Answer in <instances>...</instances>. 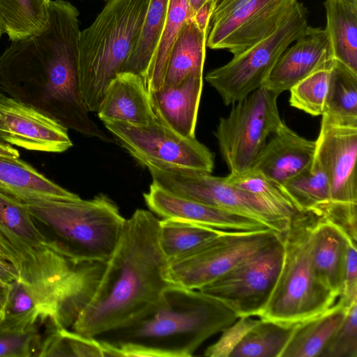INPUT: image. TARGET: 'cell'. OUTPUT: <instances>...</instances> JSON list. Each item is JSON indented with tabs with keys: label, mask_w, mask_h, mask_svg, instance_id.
<instances>
[{
	"label": "cell",
	"mask_w": 357,
	"mask_h": 357,
	"mask_svg": "<svg viewBox=\"0 0 357 357\" xmlns=\"http://www.w3.org/2000/svg\"><path fill=\"white\" fill-rule=\"evenodd\" d=\"M79 15L70 2L50 0L45 27L12 41L0 56V91L68 130L105 139L90 118L80 93Z\"/></svg>",
	"instance_id": "6da1fadb"
},
{
	"label": "cell",
	"mask_w": 357,
	"mask_h": 357,
	"mask_svg": "<svg viewBox=\"0 0 357 357\" xmlns=\"http://www.w3.org/2000/svg\"><path fill=\"white\" fill-rule=\"evenodd\" d=\"M153 213L137 209L126 220L119 243L98 285L71 327L91 337L117 328L144 312L173 285Z\"/></svg>",
	"instance_id": "7a4b0ae2"
},
{
	"label": "cell",
	"mask_w": 357,
	"mask_h": 357,
	"mask_svg": "<svg viewBox=\"0 0 357 357\" xmlns=\"http://www.w3.org/2000/svg\"><path fill=\"white\" fill-rule=\"evenodd\" d=\"M238 318L218 299L173 284L139 315L95 338L119 356L189 357Z\"/></svg>",
	"instance_id": "3957f363"
},
{
	"label": "cell",
	"mask_w": 357,
	"mask_h": 357,
	"mask_svg": "<svg viewBox=\"0 0 357 357\" xmlns=\"http://www.w3.org/2000/svg\"><path fill=\"white\" fill-rule=\"evenodd\" d=\"M150 0H109L93 22L80 31L78 77L89 112H97L105 91L139 38Z\"/></svg>",
	"instance_id": "277c9868"
},
{
	"label": "cell",
	"mask_w": 357,
	"mask_h": 357,
	"mask_svg": "<svg viewBox=\"0 0 357 357\" xmlns=\"http://www.w3.org/2000/svg\"><path fill=\"white\" fill-rule=\"evenodd\" d=\"M22 202L33 219L51 229L63 255L76 261L106 263L126 220L117 206L102 194L89 200L78 197Z\"/></svg>",
	"instance_id": "5b68a950"
},
{
	"label": "cell",
	"mask_w": 357,
	"mask_h": 357,
	"mask_svg": "<svg viewBox=\"0 0 357 357\" xmlns=\"http://www.w3.org/2000/svg\"><path fill=\"white\" fill-rule=\"evenodd\" d=\"M317 213L297 211L282 234L284 257L270 299L259 318L295 324L325 311L338 298L318 278L310 234Z\"/></svg>",
	"instance_id": "8992f818"
},
{
	"label": "cell",
	"mask_w": 357,
	"mask_h": 357,
	"mask_svg": "<svg viewBox=\"0 0 357 357\" xmlns=\"http://www.w3.org/2000/svg\"><path fill=\"white\" fill-rule=\"evenodd\" d=\"M152 183L177 196L257 220L282 234L291 218L261 198L206 172L146 164Z\"/></svg>",
	"instance_id": "52a82bcc"
},
{
	"label": "cell",
	"mask_w": 357,
	"mask_h": 357,
	"mask_svg": "<svg viewBox=\"0 0 357 357\" xmlns=\"http://www.w3.org/2000/svg\"><path fill=\"white\" fill-rule=\"evenodd\" d=\"M307 13L298 1L288 19L271 35L207 73L206 82L225 105H233L263 86L281 54L305 31Z\"/></svg>",
	"instance_id": "ba28073f"
},
{
	"label": "cell",
	"mask_w": 357,
	"mask_h": 357,
	"mask_svg": "<svg viewBox=\"0 0 357 357\" xmlns=\"http://www.w3.org/2000/svg\"><path fill=\"white\" fill-rule=\"evenodd\" d=\"M278 96L261 86L233 104L229 114L220 118L214 134L230 175L251 169L267 137L282 123Z\"/></svg>",
	"instance_id": "9c48e42d"
},
{
	"label": "cell",
	"mask_w": 357,
	"mask_h": 357,
	"mask_svg": "<svg viewBox=\"0 0 357 357\" xmlns=\"http://www.w3.org/2000/svg\"><path fill=\"white\" fill-rule=\"evenodd\" d=\"M283 257L284 243L280 234L198 290L223 303L238 317L259 316L270 299Z\"/></svg>",
	"instance_id": "30bf717a"
},
{
	"label": "cell",
	"mask_w": 357,
	"mask_h": 357,
	"mask_svg": "<svg viewBox=\"0 0 357 357\" xmlns=\"http://www.w3.org/2000/svg\"><path fill=\"white\" fill-rule=\"evenodd\" d=\"M298 0H216L206 47L234 55L275 31L290 16Z\"/></svg>",
	"instance_id": "8fae6325"
},
{
	"label": "cell",
	"mask_w": 357,
	"mask_h": 357,
	"mask_svg": "<svg viewBox=\"0 0 357 357\" xmlns=\"http://www.w3.org/2000/svg\"><path fill=\"white\" fill-rule=\"evenodd\" d=\"M105 128L140 164L212 173L214 155L195 137H185L158 119L146 125L103 121Z\"/></svg>",
	"instance_id": "7c38bea8"
},
{
	"label": "cell",
	"mask_w": 357,
	"mask_h": 357,
	"mask_svg": "<svg viewBox=\"0 0 357 357\" xmlns=\"http://www.w3.org/2000/svg\"><path fill=\"white\" fill-rule=\"evenodd\" d=\"M279 236L271 229L224 232L195 252L169 261V279L174 284L198 290Z\"/></svg>",
	"instance_id": "4fadbf2b"
},
{
	"label": "cell",
	"mask_w": 357,
	"mask_h": 357,
	"mask_svg": "<svg viewBox=\"0 0 357 357\" xmlns=\"http://www.w3.org/2000/svg\"><path fill=\"white\" fill-rule=\"evenodd\" d=\"M0 141L22 149L61 153L73 146L68 129L0 91Z\"/></svg>",
	"instance_id": "5bb4252c"
},
{
	"label": "cell",
	"mask_w": 357,
	"mask_h": 357,
	"mask_svg": "<svg viewBox=\"0 0 357 357\" xmlns=\"http://www.w3.org/2000/svg\"><path fill=\"white\" fill-rule=\"evenodd\" d=\"M315 141L314 158L328 177L330 202L357 205V126L337 125L321 119Z\"/></svg>",
	"instance_id": "9a60e30c"
},
{
	"label": "cell",
	"mask_w": 357,
	"mask_h": 357,
	"mask_svg": "<svg viewBox=\"0 0 357 357\" xmlns=\"http://www.w3.org/2000/svg\"><path fill=\"white\" fill-rule=\"evenodd\" d=\"M281 54L262 86L279 95L316 71L331 68L335 59L326 29L308 26Z\"/></svg>",
	"instance_id": "2e32d148"
},
{
	"label": "cell",
	"mask_w": 357,
	"mask_h": 357,
	"mask_svg": "<svg viewBox=\"0 0 357 357\" xmlns=\"http://www.w3.org/2000/svg\"><path fill=\"white\" fill-rule=\"evenodd\" d=\"M152 213L162 218L182 220L225 231L270 229L264 224L219 207L181 197L154 184L144 194Z\"/></svg>",
	"instance_id": "e0dca14e"
},
{
	"label": "cell",
	"mask_w": 357,
	"mask_h": 357,
	"mask_svg": "<svg viewBox=\"0 0 357 357\" xmlns=\"http://www.w3.org/2000/svg\"><path fill=\"white\" fill-rule=\"evenodd\" d=\"M257 156L252 169L280 185L314 160L316 141L307 139L282 122Z\"/></svg>",
	"instance_id": "ac0fdd59"
},
{
	"label": "cell",
	"mask_w": 357,
	"mask_h": 357,
	"mask_svg": "<svg viewBox=\"0 0 357 357\" xmlns=\"http://www.w3.org/2000/svg\"><path fill=\"white\" fill-rule=\"evenodd\" d=\"M202 86L203 73H196L176 86L148 92L155 118L183 137H195Z\"/></svg>",
	"instance_id": "d6986e66"
},
{
	"label": "cell",
	"mask_w": 357,
	"mask_h": 357,
	"mask_svg": "<svg viewBox=\"0 0 357 357\" xmlns=\"http://www.w3.org/2000/svg\"><path fill=\"white\" fill-rule=\"evenodd\" d=\"M97 112L102 122L146 125L155 119L143 78L130 72H121L111 81Z\"/></svg>",
	"instance_id": "ffe728a7"
},
{
	"label": "cell",
	"mask_w": 357,
	"mask_h": 357,
	"mask_svg": "<svg viewBox=\"0 0 357 357\" xmlns=\"http://www.w3.org/2000/svg\"><path fill=\"white\" fill-rule=\"evenodd\" d=\"M349 241L352 240L340 227L317 213L310 234L312 264L319 280L338 298Z\"/></svg>",
	"instance_id": "44dd1931"
},
{
	"label": "cell",
	"mask_w": 357,
	"mask_h": 357,
	"mask_svg": "<svg viewBox=\"0 0 357 357\" xmlns=\"http://www.w3.org/2000/svg\"><path fill=\"white\" fill-rule=\"evenodd\" d=\"M0 192L25 202L31 199H76L20 158L0 156Z\"/></svg>",
	"instance_id": "7402d4cb"
},
{
	"label": "cell",
	"mask_w": 357,
	"mask_h": 357,
	"mask_svg": "<svg viewBox=\"0 0 357 357\" xmlns=\"http://www.w3.org/2000/svg\"><path fill=\"white\" fill-rule=\"evenodd\" d=\"M349 306L340 298L321 313L296 324L280 357H320Z\"/></svg>",
	"instance_id": "603a6c76"
},
{
	"label": "cell",
	"mask_w": 357,
	"mask_h": 357,
	"mask_svg": "<svg viewBox=\"0 0 357 357\" xmlns=\"http://www.w3.org/2000/svg\"><path fill=\"white\" fill-rule=\"evenodd\" d=\"M0 229L26 261H31L49 242L33 222L25 204L0 192Z\"/></svg>",
	"instance_id": "cb8c5ba5"
},
{
	"label": "cell",
	"mask_w": 357,
	"mask_h": 357,
	"mask_svg": "<svg viewBox=\"0 0 357 357\" xmlns=\"http://www.w3.org/2000/svg\"><path fill=\"white\" fill-rule=\"evenodd\" d=\"M207 36L193 17L185 22L171 49L162 86H176L192 73H203Z\"/></svg>",
	"instance_id": "d4e9b609"
},
{
	"label": "cell",
	"mask_w": 357,
	"mask_h": 357,
	"mask_svg": "<svg viewBox=\"0 0 357 357\" xmlns=\"http://www.w3.org/2000/svg\"><path fill=\"white\" fill-rule=\"evenodd\" d=\"M334 59L357 73V0H325Z\"/></svg>",
	"instance_id": "484cf974"
},
{
	"label": "cell",
	"mask_w": 357,
	"mask_h": 357,
	"mask_svg": "<svg viewBox=\"0 0 357 357\" xmlns=\"http://www.w3.org/2000/svg\"><path fill=\"white\" fill-rule=\"evenodd\" d=\"M321 116L334 124L357 126V73L335 59Z\"/></svg>",
	"instance_id": "4316f807"
},
{
	"label": "cell",
	"mask_w": 357,
	"mask_h": 357,
	"mask_svg": "<svg viewBox=\"0 0 357 357\" xmlns=\"http://www.w3.org/2000/svg\"><path fill=\"white\" fill-rule=\"evenodd\" d=\"M193 16L189 0H169L156 48L143 79L147 92L162 86L171 49L183 25Z\"/></svg>",
	"instance_id": "83f0119b"
},
{
	"label": "cell",
	"mask_w": 357,
	"mask_h": 357,
	"mask_svg": "<svg viewBox=\"0 0 357 357\" xmlns=\"http://www.w3.org/2000/svg\"><path fill=\"white\" fill-rule=\"evenodd\" d=\"M224 232L182 220L166 218L159 222L160 245L169 262L195 252Z\"/></svg>",
	"instance_id": "f1b7e54d"
},
{
	"label": "cell",
	"mask_w": 357,
	"mask_h": 357,
	"mask_svg": "<svg viewBox=\"0 0 357 357\" xmlns=\"http://www.w3.org/2000/svg\"><path fill=\"white\" fill-rule=\"evenodd\" d=\"M280 186L298 211L320 212L331 200L328 177L315 158L307 167Z\"/></svg>",
	"instance_id": "f546056e"
},
{
	"label": "cell",
	"mask_w": 357,
	"mask_h": 357,
	"mask_svg": "<svg viewBox=\"0 0 357 357\" xmlns=\"http://www.w3.org/2000/svg\"><path fill=\"white\" fill-rule=\"evenodd\" d=\"M50 0H0L3 32L11 41L42 31L48 22Z\"/></svg>",
	"instance_id": "4dcf8cb0"
},
{
	"label": "cell",
	"mask_w": 357,
	"mask_h": 357,
	"mask_svg": "<svg viewBox=\"0 0 357 357\" xmlns=\"http://www.w3.org/2000/svg\"><path fill=\"white\" fill-rule=\"evenodd\" d=\"M296 324L260 318L230 357H280Z\"/></svg>",
	"instance_id": "1f68e13d"
},
{
	"label": "cell",
	"mask_w": 357,
	"mask_h": 357,
	"mask_svg": "<svg viewBox=\"0 0 357 357\" xmlns=\"http://www.w3.org/2000/svg\"><path fill=\"white\" fill-rule=\"evenodd\" d=\"M169 3V0H150L139 38L122 72L132 73L144 79L160 38Z\"/></svg>",
	"instance_id": "d6a6232c"
},
{
	"label": "cell",
	"mask_w": 357,
	"mask_h": 357,
	"mask_svg": "<svg viewBox=\"0 0 357 357\" xmlns=\"http://www.w3.org/2000/svg\"><path fill=\"white\" fill-rule=\"evenodd\" d=\"M49 320L26 318L0 321V357H30L38 355L43 341L42 324Z\"/></svg>",
	"instance_id": "836d02e7"
},
{
	"label": "cell",
	"mask_w": 357,
	"mask_h": 357,
	"mask_svg": "<svg viewBox=\"0 0 357 357\" xmlns=\"http://www.w3.org/2000/svg\"><path fill=\"white\" fill-rule=\"evenodd\" d=\"M38 356H115V353L111 347L95 337L59 328L45 337Z\"/></svg>",
	"instance_id": "e575fe53"
},
{
	"label": "cell",
	"mask_w": 357,
	"mask_h": 357,
	"mask_svg": "<svg viewBox=\"0 0 357 357\" xmlns=\"http://www.w3.org/2000/svg\"><path fill=\"white\" fill-rule=\"evenodd\" d=\"M226 178L229 183L258 196L289 218L298 211L290 198L279 185L256 170L251 169L243 174L236 176L229 174Z\"/></svg>",
	"instance_id": "d590c367"
},
{
	"label": "cell",
	"mask_w": 357,
	"mask_h": 357,
	"mask_svg": "<svg viewBox=\"0 0 357 357\" xmlns=\"http://www.w3.org/2000/svg\"><path fill=\"white\" fill-rule=\"evenodd\" d=\"M331 68L316 71L291 87L290 105L312 116H321Z\"/></svg>",
	"instance_id": "8d00e7d4"
},
{
	"label": "cell",
	"mask_w": 357,
	"mask_h": 357,
	"mask_svg": "<svg viewBox=\"0 0 357 357\" xmlns=\"http://www.w3.org/2000/svg\"><path fill=\"white\" fill-rule=\"evenodd\" d=\"M320 357H357V301L349 306Z\"/></svg>",
	"instance_id": "74e56055"
},
{
	"label": "cell",
	"mask_w": 357,
	"mask_h": 357,
	"mask_svg": "<svg viewBox=\"0 0 357 357\" xmlns=\"http://www.w3.org/2000/svg\"><path fill=\"white\" fill-rule=\"evenodd\" d=\"M257 321L258 319H254L252 316L238 317L222 331V335L218 341L205 350L204 356L230 357L233 350Z\"/></svg>",
	"instance_id": "f35d334b"
},
{
	"label": "cell",
	"mask_w": 357,
	"mask_h": 357,
	"mask_svg": "<svg viewBox=\"0 0 357 357\" xmlns=\"http://www.w3.org/2000/svg\"><path fill=\"white\" fill-rule=\"evenodd\" d=\"M339 298L348 306L357 301V249L356 243L352 241H349L346 250Z\"/></svg>",
	"instance_id": "ab89813d"
},
{
	"label": "cell",
	"mask_w": 357,
	"mask_h": 357,
	"mask_svg": "<svg viewBox=\"0 0 357 357\" xmlns=\"http://www.w3.org/2000/svg\"><path fill=\"white\" fill-rule=\"evenodd\" d=\"M213 8V1L206 0L195 13L194 20L202 31L208 33L209 23Z\"/></svg>",
	"instance_id": "60d3db41"
},
{
	"label": "cell",
	"mask_w": 357,
	"mask_h": 357,
	"mask_svg": "<svg viewBox=\"0 0 357 357\" xmlns=\"http://www.w3.org/2000/svg\"><path fill=\"white\" fill-rule=\"evenodd\" d=\"M20 280V271L12 263L0 258V280L10 284Z\"/></svg>",
	"instance_id": "b9f144b4"
},
{
	"label": "cell",
	"mask_w": 357,
	"mask_h": 357,
	"mask_svg": "<svg viewBox=\"0 0 357 357\" xmlns=\"http://www.w3.org/2000/svg\"><path fill=\"white\" fill-rule=\"evenodd\" d=\"M11 284L0 280V317H3L5 307L8 301Z\"/></svg>",
	"instance_id": "7bdbcfd3"
},
{
	"label": "cell",
	"mask_w": 357,
	"mask_h": 357,
	"mask_svg": "<svg viewBox=\"0 0 357 357\" xmlns=\"http://www.w3.org/2000/svg\"><path fill=\"white\" fill-rule=\"evenodd\" d=\"M0 156L17 158H20V154L18 150L12 145L0 141Z\"/></svg>",
	"instance_id": "ee69618b"
},
{
	"label": "cell",
	"mask_w": 357,
	"mask_h": 357,
	"mask_svg": "<svg viewBox=\"0 0 357 357\" xmlns=\"http://www.w3.org/2000/svg\"><path fill=\"white\" fill-rule=\"evenodd\" d=\"M206 1V0H189L191 9L194 14Z\"/></svg>",
	"instance_id": "f6af8a7d"
},
{
	"label": "cell",
	"mask_w": 357,
	"mask_h": 357,
	"mask_svg": "<svg viewBox=\"0 0 357 357\" xmlns=\"http://www.w3.org/2000/svg\"><path fill=\"white\" fill-rule=\"evenodd\" d=\"M3 26H2V24H1V19H0V38L2 36V34L3 33Z\"/></svg>",
	"instance_id": "bcb514c9"
},
{
	"label": "cell",
	"mask_w": 357,
	"mask_h": 357,
	"mask_svg": "<svg viewBox=\"0 0 357 357\" xmlns=\"http://www.w3.org/2000/svg\"><path fill=\"white\" fill-rule=\"evenodd\" d=\"M0 236H1L3 238H4L6 241L7 239L5 238L4 235L3 234L2 231L0 229ZM9 243V242H8Z\"/></svg>",
	"instance_id": "7dc6e473"
},
{
	"label": "cell",
	"mask_w": 357,
	"mask_h": 357,
	"mask_svg": "<svg viewBox=\"0 0 357 357\" xmlns=\"http://www.w3.org/2000/svg\"><path fill=\"white\" fill-rule=\"evenodd\" d=\"M3 319V318H2L1 317H0V321H1V319Z\"/></svg>",
	"instance_id": "c3c4849f"
},
{
	"label": "cell",
	"mask_w": 357,
	"mask_h": 357,
	"mask_svg": "<svg viewBox=\"0 0 357 357\" xmlns=\"http://www.w3.org/2000/svg\"><path fill=\"white\" fill-rule=\"evenodd\" d=\"M213 2H214V1H215L216 0H213Z\"/></svg>",
	"instance_id": "681fc988"
},
{
	"label": "cell",
	"mask_w": 357,
	"mask_h": 357,
	"mask_svg": "<svg viewBox=\"0 0 357 357\" xmlns=\"http://www.w3.org/2000/svg\"><path fill=\"white\" fill-rule=\"evenodd\" d=\"M104 1H108L109 0H104Z\"/></svg>",
	"instance_id": "f907efd6"
}]
</instances>
